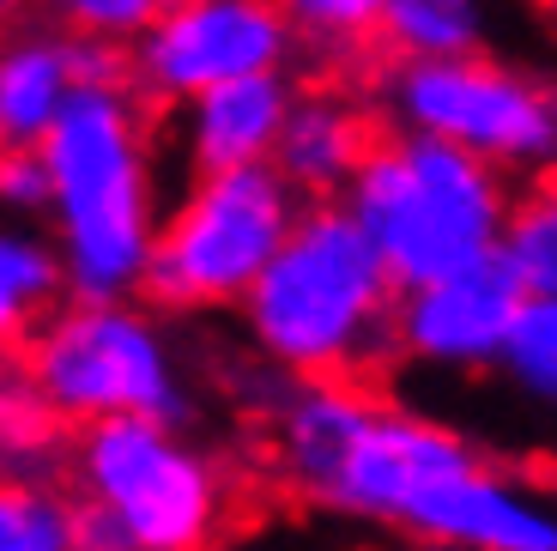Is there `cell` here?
Masks as SVG:
<instances>
[{
  "mask_svg": "<svg viewBox=\"0 0 557 551\" xmlns=\"http://www.w3.org/2000/svg\"><path fill=\"white\" fill-rule=\"evenodd\" d=\"M49 164L42 236L67 297H139L158 236V134L134 85H79L37 139Z\"/></svg>",
  "mask_w": 557,
  "mask_h": 551,
  "instance_id": "6da1fadb",
  "label": "cell"
},
{
  "mask_svg": "<svg viewBox=\"0 0 557 551\" xmlns=\"http://www.w3.org/2000/svg\"><path fill=\"white\" fill-rule=\"evenodd\" d=\"M394 297L400 285L351 212L339 200H304L237 309L249 345L278 376L370 382L394 364Z\"/></svg>",
  "mask_w": 557,
  "mask_h": 551,
  "instance_id": "7a4b0ae2",
  "label": "cell"
},
{
  "mask_svg": "<svg viewBox=\"0 0 557 551\" xmlns=\"http://www.w3.org/2000/svg\"><path fill=\"white\" fill-rule=\"evenodd\" d=\"M509 200H516V182L497 164L400 127L370 139L363 164L339 188V207L370 236L400 291L491 255Z\"/></svg>",
  "mask_w": 557,
  "mask_h": 551,
  "instance_id": "3957f363",
  "label": "cell"
},
{
  "mask_svg": "<svg viewBox=\"0 0 557 551\" xmlns=\"http://www.w3.org/2000/svg\"><path fill=\"white\" fill-rule=\"evenodd\" d=\"M18 364L67 430L98 418H158V425L195 418L176 345L158 309L139 297H61L18 345Z\"/></svg>",
  "mask_w": 557,
  "mask_h": 551,
  "instance_id": "277c9868",
  "label": "cell"
},
{
  "mask_svg": "<svg viewBox=\"0 0 557 551\" xmlns=\"http://www.w3.org/2000/svg\"><path fill=\"white\" fill-rule=\"evenodd\" d=\"M292 182L273 164L243 170H195L182 182L176 207L158 212L152 261L139 297L170 316L195 309H237V297L255 285L267 255L297 219Z\"/></svg>",
  "mask_w": 557,
  "mask_h": 551,
  "instance_id": "5b68a950",
  "label": "cell"
},
{
  "mask_svg": "<svg viewBox=\"0 0 557 551\" xmlns=\"http://www.w3.org/2000/svg\"><path fill=\"white\" fill-rule=\"evenodd\" d=\"M376 103L400 134H431L497 164L509 182H540L557 158V97L545 73L497 56L388 61Z\"/></svg>",
  "mask_w": 557,
  "mask_h": 551,
  "instance_id": "8992f818",
  "label": "cell"
},
{
  "mask_svg": "<svg viewBox=\"0 0 557 551\" xmlns=\"http://www.w3.org/2000/svg\"><path fill=\"white\" fill-rule=\"evenodd\" d=\"M73 491L127 527L139 551H212L231 527L224 467L158 418H98L73 430Z\"/></svg>",
  "mask_w": 557,
  "mask_h": 551,
  "instance_id": "52a82bcc",
  "label": "cell"
},
{
  "mask_svg": "<svg viewBox=\"0 0 557 551\" xmlns=\"http://www.w3.org/2000/svg\"><path fill=\"white\" fill-rule=\"evenodd\" d=\"M297 37L273 0H170L127 42V85L146 103H182L243 73L292 68Z\"/></svg>",
  "mask_w": 557,
  "mask_h": 551,
  "instance_id": "ba28073f",
  "label": "cell"
},
{
  "mask_svg": "<svg viewBox=\"0 0 557 551\" xmlns=\"http://www.w3.org/2000/svg\"><path fill=\"white\" fill-rule=\"evenodd\" d=\"M521 279L503 267V255H479V261L436 273L424 285H406L394 297V364H418V370L443 376H479L497 364L503 328L521 309Z\"/></svg>",
  "mask_w": 557,
  "mask_h": 551,
  "instance_id": "9c48e42d",
  "label": "cell"
},
{
  "mask_svg": "<svg viewBox=\"0 0 557 551\" xmlns=\"http://www.w3.org/2000/svg\"><path fill=\"white\" fill-rule=\"evenodd\" d=\"M394 534L460 551H557V515L545 485L473 449L406 503Z\"/></svg>",
  "mask_w": 557,
  "mask_h": 551,
  "instance_id": "30bf717a",
  "label": "cell"
},
{
  "mask_svg": "<svg viewBox=\"0 0 557 551\" xmlns=\"http://www.w3.org/2000/svg\"><path fill=\"white\" fill-rule=\"evenodd\" d=\"M297 79L292 68H267V73H243V79L207 85V91L170 103L176 110V152L195 170H243V164H267L285 122Z\"/></svg>",
  "mask_w": 557,
  "mask_h": 551,
  "instance_id": "8fae6325",
  "label": "cell"
},
{
  "mask_svg": "<svg viewBox=\"0 0 557 551\" xmlns=\"http://www.w3.org/2000/svg\"><path fill=\"white\" fill-rule=\"evenodd\" d=\"M370 139H376V115L363 110L351 91H339V85H297L267 164L292 182L297 200H339V188L370 152Z\"/></svg>",
  "mask_w": 557,
  "mask_h": 551,
  "instance_id": "7c38bea8",
  "label": "cell"
},
{
  "mask_svg": "<svg viewBox=\"0 0 557 551\" xmlns=\"http://www.w3.org/2000/svg\"><path fill=\"white\" fill-rule=\"evenodd\" d=\"M67 97V30L37 19L0 25V146H37Z\"/></svg>",
  "mask_w": 557,
  "mask_h": 551,
  "instance_id": "4fadbf2b",
  "label": "cell"
},
{
  "mask_svg": "<svg viewBox=\"0 0 557 551\" xmlns=\"http://www.w3.org/2000/svg\"><path fill=\"white\" fill-rule=\"evenodd\" d=\"M503 0H382L376 42L394 61L485 56L497 49Z\"/></svg>",
  "mask_w": 557,
  "mask_h": 551,
  "instance_id": "5bb4252c",
  "label": "cell"
},
{
  "mask_svg": "<svg viewBox=\"0 0 557 551\" xmlns=\"http://www.w3.org/2000/svg\"><path fill=\"white\" fill-rule=\"evenodd\" d=\"M61 261L42 224L0 219V358H18V345L37 333V321L61 304Z\"/></svg>",
  "mask_w": 557,
  "mask_h": 551,
  "instance_id": "9a60e30c",
  "label": "cell"
},
{
  "mask_svg": "<svg viewBox=\"0 0 557 551\" xmlns=\"http://www.w3.org/2000/svg\"><path fill=\"white\" fill-rule=\"evenodd\" d=\"M497 255L521 279L528 297H557V200L545 188V176L533 188H516L497 231Z\"/></svg>",
  "mask_w": 557,
  "mask_h": 551,
  "instance_id": "2e32d148",
  "label": "cell"
},
{
  "mask_svg": "<svg viewBox=\"0 0 557 551\" xmlns=\"http://www.w3.org/2000/svg\"><path fill=\"white\" fill-rule=\"evenodd\" d=\"M528 406H552L557 394V297H521L516 321L503 328L497 364Z\"/></svg>",
  "mask_w": 557,
  "mask_h": 551,
  "instance_id": "e0dca14e",
  "label": "cell"
},
{
  "mask_svg": "<svg viewBox=\"0 0 557 551\" xmlns=\"http://www.w3.org/2000/svg\"><path fill=\"white\" fill-rule=\"evenodd\" d=\"M61 418L42 406V394L18 376H0V473L13 479H42L49 455L61 449Z\"/></svg>",
  "mask_w": 557,
  "mask_h": 551,
  "instance_id": "ac0fdd59",
  "label": "cell"
},
{
  "mask_svg": "<svg viewBox=\"0 0 557 551\" xmlns=\"http://www.w3.org/2000/svg\"><path fill=\"white\" fill-rule=\"evenodd\" d=\"M0 551H67V491L0 473Z\"/></svg>",
  "mask_w": 557,
  "mask_h": 551,
  "instance_id": "d6986e66",
  "label": "cell"
},
{
  "mask_svg": "<svg viewBox=\"0 0 557 551\" xmlns=\"http://www.w3.org/2000/svg\"><path fill=\"white\" fill-rule=\"evenodd\" d=\"M297 42L315 49H351V42L376 37V13L382 0H273Z\"/></svg>",
  "mask_w": 557,
  "mask_h": 551,
  "instance_id": "ffe728a7",
  "label": "cell"
},
{
  "mask_svg": "<svg viewBox=\"0 0 557 551\" xmlns=\"http://www.w3.org/2000/svg\"><path fill=\"white\" fill-rule=\"evenodd\" d=\"M164 7L170 0H49V25H61L67 37H103L127 49Z\"/></svg>",
  "mask_w": 557,
  "mask_h": 551,
  "instance_id": "44dd1931",
  "label": "cell"
},
{
  "mask_svg": "<svg viewBox=\"0 0 557 551\" xmlns=\"http://www.w3.org/2000/svg\"><path fill=\"white\" fill-rule=\"evenodd\" d=\"M49 212V164L42 146H0V219L42 224Z\"/></svg>",
  "mask_w": 557,
  "mask_h": 551,
  "instance_id": "7402d4cb",
  "label": "cell"
},
{
  "mask_svg": "<svg viewBox=\"0 0 557 551\" xmlns=\"http://www.w3.org/2000/svg\"><path fill=\"white\" fill-rule=\"evenodd\" d=\"M67 551H139V546L127 539V527L110 510H98L91 497L73 491L67 497Z\"/></svg>",
  "mask_w": 557,
  "mask_h": 551,
  "instance_id": "603a6c76",
  "label": "cell"
},
{
  "mask_svg": "<svg viewBox=\"0 0 557 551\" xmlns=\"http://www.w3.org/2000/svg\"><path fill=\"white\" fill-rule=\"evenodd\" d=\"M67 73L79 85H127V49L103 37H67Z\"/></svg>",
  "mask_w": 557,
  "mask_h": 551,
  "instance_id": "cb8c5ba5",
  "label": "cell"
},
{
  "mask_svg": "<svg viewBox=\"0 0 557 551\" xmlns=\"http://www.w3.org/2000/svg\"><path fill=\"white\" fill-rule=\"evenodd\" d=\"M388 551H460V546H436V539H400V546H388Z\"/></svg>",
  "mask_w": 557,
  "mask_h": 551,
  "instance_id": "d4e9b609",
  "label": "cell"
},
{
  "mask_svg": "<svg viewBox=\"0 0 557 551\" xmlns=\"http://www.w3.org/2000/svg\"><path fill=\"white\" fill-rule=\"evenodd\" d=\"M30 13V0H0V25H13V19Z\"/></svg>",
  "mask_w": 557,
  "mask_h": 551,
  "instance_id": "484cf974",
  "label": "cell"
}]
</instances>
